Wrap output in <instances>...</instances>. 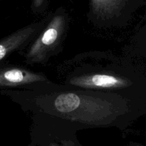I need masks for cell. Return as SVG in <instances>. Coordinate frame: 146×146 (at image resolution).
Returning a JSON list of instances; mask_svg holds the SVG:
<instances>
[{
	"label": "cell",
	"mask_w": 146,
	"mask_h": 146,
	"mask_svg": "<svg viewBox=\"0 0 146 146\" xmlns=\"http://www.w3.org/2000/svg\"><path fill=\"white\" fill-rule=\"evenodd\" d=\"M68 16L64 11H57L46 21L25 54L27 64H44L61 46L67 30Z\"/></svg>",
	"instance_id": "2"
},
{
	"label": "cell",
	"mask_w": 146,
	"mask_h": 146,
	"mask_svg": "<svg viewBox=\"0 0 146 146\" xmlns=\"http://www.w3.org/2000/svg\"><path fill=\"white\" fill-rule=\"evenodd\" d=\"M48 146H66V145H58V144H56V143H51Z\"/></svg>",
	"instance_id": "8"
},
{
	"label": "cell",
	"mask_w": 146,
	"mask_h": 146,
	"mask_svg": "<svg viewBox=\"0 0 146 146\" xmlns=\"http://www.w3.org/2000/svg\"><path fill=\"white\" fill-rule=\"evenodd\" d=\"M144 0H90L88 17L99 28L125 27Z\"/></svg>",
	"instance_id": "3"
},
{
	"label": "cell",
	"mask_w": 146,
	"mask_h": 146,
	"mask_svg": "<svg viewBox=\"0 0 146 146\" xmlns=\"http://www.w3.org/2000/svg\"><path fill=\"white\" fill-rule=\"evenodd\" d=\"M44 74L19 66L0 68V88H22L31 91L58 89Z\"/></svg>",
	"instance_id": "4"
},
{
	"label": "cell",
	"mask_w": 146,
	"mask_h": 146,
	"mask_svg": "<svg viewBox=\"0 0 146 146\" xmlns=\"http://www.w3.org/2000/svg\"><path fill=\"white\" fill-rule=\"evenodd\" d=\"M4 93L26 111L69 123L103 126L129 123L146 115L145 106L120 93L63 86Z\"/></svg>",
	"instance_id": "1"
},
{
	"label": "cell",
	"mask_w": 146,
	"mask_h": 146,
	"mask_svg": "<svg viewBox=\"0 0 146 146\" xmlns=\"http://www.w3.org/2000/svg\"><path fill=\"white\" fill-rule=\"evenodd\" d=\"M44 1L45 0H33V3H32V7H33V9L34 11H39L42 7L44 6Z\"/></svg>",
	"instance_id": "7"
},
{
	"label": "cell",
	"mask_w": 146,
	"mask_h": 146,
	"mask_svg": "<svg viewBox=\"0 0 146 146\" xmlns=\"http://www.w3.org/2000/svg\"><path fill=\"white\" fill-rule=\"evenodd\" d=\"M47 20L29 24L0 40V61L11 53L27 46L44 28Z\"/></svg>",
	"instance_id": "5"
},
{
	"label": "cell",
	"mask_w": 146,
	"mask_h": 146,
	"mask_svg": "<svg viewBox=\"0 0 146 146\" xmlns=\"http://www.w3.org/2000/svg\"><path fill=\"white\" fill-rule=\"evenodd\" d=\"M131 54L133 57L146 60V23L133 38Z\"/></svg>",
	"instance_id": "6"
}]
</instances>
